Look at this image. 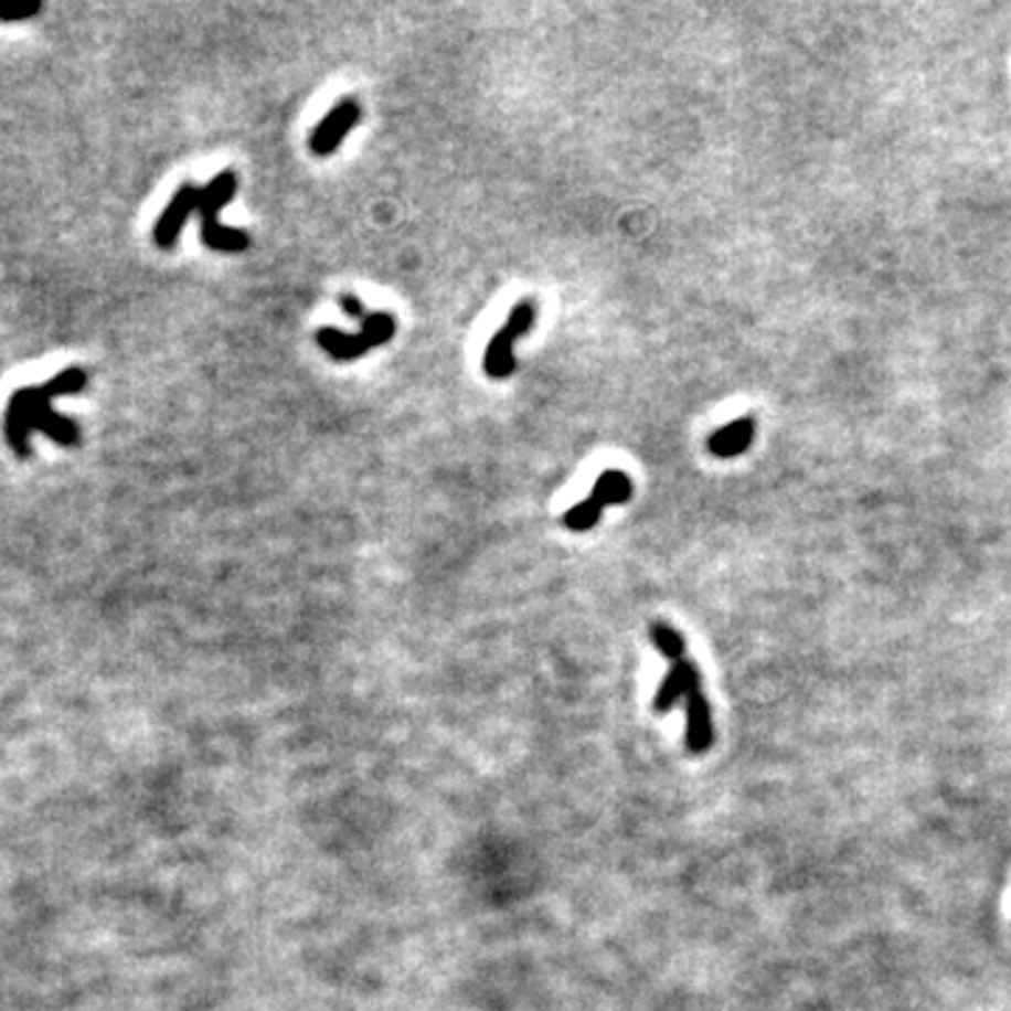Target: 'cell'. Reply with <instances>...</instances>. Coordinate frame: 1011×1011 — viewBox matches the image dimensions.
I'll list each match as a JSON object with an SVG mask.
<instances>
[{
    "label": "cell",
    "instance_id": "obj_1",
    "mask_svg": "<svg viewBox=\"0 0 1011 1011\" xmlns=\"http://www.w3.org/2000/svg\"><path fill=\"white\" fill-rule=\"evenodd\" d=\"M360 327L363 329H360L358 334L323 327V329H318L315 340H318V345H321L329 358L340 360V363H349V360H358L360 354L371 352V349H376V345L391 343V338L396 334L394 315L383 312V309H380V312H369V318H365Z\"/></svg>",
    "mask_w": 1011,
    "mask_h": 1011
},
{
    "label": "cell",
    "instance_id": "obj_2",
    "mask_svg": "<svg viewBox=\"0 0 1011 1011\" xmlns=\"http://www.w3.org/2000/svg\"><path fill=\"white\" fill-rule=\"evenodd\" d=\"M536 318V307L534 301H518L509 312V321H506L503 329L492 334V340L487 343V352H483V371L492 380H506V376H512L518 371V360H514V340L520 334H525L531 329Z\"/></svg>",
    "mask_w": 1011,
    "mask_h": 1011
},
{
    "label": "cell",
    "instance_id": "obj_3",
    "mask_svg": "<svg viewBox=\"0 0 1011 1011\" xmlns=\"http://www.w3.org/2000/svg\"><path fill=\"white\" fill-rule=\"evenodd\" d=\"M363 110L354 99H340L327 116L321 118V124L309 132V152L318 158H329L332 152H338L340 143L345 141V136L352 132L354 124H360Z\"/></svg>",
    "mask_w": 1011,
    "mask_h": 1011
},
{
    "label": "cell",
    "instance_id": "obj_4",
    "mask_svg": "<svg viewBox=\"0 0 1011 1011\" xmlns=\"http://www.w3.org/2000/svg\"><path fill=\"white\" fill-rule=\"evenodd\" d=\"M198 198H200V189L194 183H183L178 192L172 194V200L167 203L163 214L158 216L152 225L155 247H161V251H172V247L178 245L180 234H183L185 223H189V216L198 211Z\"/></svg>",
    "mask_w": 1011,
    "mask_h": 1011
},
{
    "label": "cell",
    "instance_id": "obj_5",
    "mask_svg": "<svg viewBox=\"0 0 1011 1011\" xmlns=\"http://www.w3.org/2000/svg\"><path fill=\"white\" fill-rule=\"evenodd\" d=\"M31 433H34V389H18L9 396L3 414V436L18 458L31 456Z\"/></svg>",
    "mask_w": 1011,
    "mask_h": 1011
},
{
    "label": "cell",
    "instance_id": "obj_6",
    "mask_svg": "<svg viewBox=\"0 0 1011 1011\" xmlns=\"http://www.w3.org/2000/svg\"><path fill=\"white\" fill-rule=\"evenodd\" d=\"M694 691H700V669L694 667L691 660L683 658L680 663H672L669 674L663 678V683H660L652 703L655 711H658V714H669V711H674V705H678L680 700H685L689 694H694Z\"/></svg>",
    "mask_w": 1011,
    "mask_h": 1011
},
{
    "label": "cell",
    "instance_id": "obj_7",
    "mask_svg": "<svg viewBox=\"0 0 1011 1011\" xmlns=\"http://www.w3.org/2000/svg\"><path fill=\"white\" fill-rule=\"evenodd\" d=\"M714 745V722H711V705L703 691H694L685 698V747L689 753L700 756Z\"/></svg>",
    "mask_w": 1011,
    "mask_h": 1011
},
{
    "label": "cell",
    "instance_id": "obj_8",
    "mask_svg": "<svg viewBox=\"0 0 1011 1011\" xmlns=\"http://www.w3.org/2000/svg\"><path fill=\"white\" fill-rule=\"evenodd\" d=\"M34 430L49 436L60 447H74L79 441V422L56 414L51 402L40 394V389H34Z\"/></svg>",
    "mask_w": 1011,
    "mask_h": 1011
},
{
    "label": "cell",
    "instance_id": "obj_9",
    "mask_svg": "<svg viewBox=\"0 0 1011 1011\" xmlns=\"http://www.w3.org/2000/svg\"><path fill=\"white\" fill-rule=\"evenodd\" d=\"M753 436H756V422L751 416H742V419H734L731 425L711 433L709 453L716 458H736L753 445Z\"/></svg>",
    "mask_w": 1011,
    "mask_h": 1011
},
{
    "label": "cell",
    "instance_id": "obj_10",
    "mask_svg": "<svg viewBox=\"0 0 1011 1011\" xmlns=\"http://www.w3.org/2000/svg\"><path fill=\"white\" fill-rule=\"evenodd\" d=\"M236 189H240V178H236L234 169H223L220 174H214V180L200 189V198H198L200 220H216V214H220V211H223L225 205L234 200Z\"/></svg>",
    "mask_w": 1011,
    "mask_h": 1011
},
{
    "label": "cell",
    "instance_id": "obj_11",
    "mask_svg": "<svg viewBox=\"0 0 1011 1011\" xmlns=\"http://www.w3.org/2000/svg\"><path fill=\"white\" fill-rule=\"evenodd\" d=\"M200 240L214 253H245L251 247V234L242 228H231L220 220H200Z\"/></svg>",
    "mask_w": 1011,
    "mask_h": 1011
},
{
    "label": "cell",
    "instance_id": "obj_12",
    "mask_svg": "<svg viewBox=\"0 0 1011 1011\" xmlns=\"http://www.w3.org/2000/svg\"><path fill=\"white\" fill-rule=\"evenodd\" d=\"M632 489L636 487H632V481H629V476L624 469H605V472L596 478V483H593L590 500H596L602 509H607V506H621L632 498Z\"/></svg>",
    "mask_w": 1011,
    "mask_h": 1011
},
{
    "label": "cell",
    "instance_id": "obj_13",
    "mask_svg": "<svg viewBox=\"0 0 1011 1011\" xmlns=\"http://www.w3.org/2000/svg\"><path fill=\"white\" fill-rule=\"evenodd\" d=\"M85 389H87V374L74 365V369H65V371H60V374L51 376V380H45V383L40 385V394L51 402V400H56V396L82 394Z\"/></svg>",
    "mask_w": 1011,
    "mask_h": 1011
},
{
    "label": "cell",
    "instance_id": "obj_14",
    "mask_svg": "<svg viewBox=\"0 0 1011 1011\" xmlns=\"http://www.w3.org/2000/svg\"><path fill=\"white\" fill-rule=\"evenodd\" d=\"M649 638H652V643L658 647V652L667 660H672V663H680V660H683L685 641L678 629L672 627V624H667V621L649 624Z\"/></svg>",
    "mask_w": 1011,
    "mask_h": 1011
},
{
    "label": "cell",
    "instance_id": "obj_15",
    "mask_svg": "<svg viewBox=\"0 0 1011 1011\" xmlns=\"http://www.w3.org/2000/svg\"><path fill=\"white\" fill-rule=\"evenodd\" d=\"M602 512H605V509H602L596 500L585 498L582 503H576L574 509H567V512L562 514V525L571 531H590L593 525L602 520Z\"/></svg>",
    "mask_w": 1011,
    "mask_h": 1011
},
{
    "label": "cell",
    "instance_id": "obj_16",
    "mask_svg": "<svg viewBox=\"0 0 1011 1011\" xmlns=\"http://www.w3.org/2000/svg\"><path fill=\"white\" fill-rule=\"evenodd\" d=\"M43 12L40 0H7L0 3V23H20V20L38 18Z\"/></svg>",
    "mask_w": 1011,
    "mask_h": 1011
},
{
    "label": "cell",
    "instance_id": "obj_17",
    "mask_svg": "<svg viewBox=\"0 0 1011 1011\" xmlns=\"http://www.w3.org/2000/svg\"><path fill=\"white\" fill-rule=\"evenodd\" d=\"M340 307H343L345 315H349V318H354L358 323H363L365 318H369V312H365V304L360 301V298L354 296V292H343V296H340Z\"/></svg>",
    "mask_w": 1011,
    "mask_h": 1011
}]
</instances>
